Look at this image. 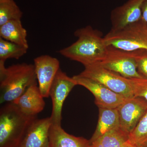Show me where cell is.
<instances>
[{
  "mask_svg": "<svg viewBox=\"0 0 147 147\" xmlns=\"http://www.w3.org/2000/svg\"><path fill=\"white\" fill-rule=\"evenodd\" d=\"M49 147H90L89 140L68 134L61 125L52 124L49 131Z\"/></svg>",
  "mask_w": 147,
  "mask_h": 147,
  "instance_id": "5bb4252c",
  "label": "cell"
},
{
  "mask_svg": "<svg viewBox=\"0 0 147 147\" xmlns=\"http://www.w3.org/2000/svg\"><path fill=\"white\" fill-rule=\"evenodd\" d=\"M131 147H139L137 146H133Z\"/></svg>",
  "mask_w": 147,
  "mask_h": 147,
  "instance_id": "d4e9b609",
  "label": "cell"
},
{
  "mask_svg": "<svg viewBox=\"0 0 147 147\" xmlns=\"http://www.w3.org/2000/svg\"><path fill=\"white\" fill-rule=\"evenodd\" d=\"M129 134L121 127L108 131L90 144V147H131Z\"/></svg>",
  "mask_w": 147,
  "mask_h": 147,
  "instance_id": "2e32d148",
  "label": "cell"
},
{
  "mask_svg": "<svg viewBox=\"0 0 147 147\" xmlns=\"http://www.w3.org/2000/svg\"><path fill=\"white\" fill-rule=\"evenodd\" d=\"M136 59L138 72L144 78H147V50H137Z\"/></svg>",
  "mask_w": 147,
  "mask_h": 147,
  "instance_id": "7402d4cb",
  "label": "cell"
},
{
  "mask_svg": "<svg viewBox=\"0 0 147 147\" xmlns=\"http://www.w3.org/2000/svg\"><path fill=\"white\" fill-rule=\"evenodd\" d=\"M76 85L73 77L70 78L61 69H59L50 91V96L53 103V110L50 117L52 124L61 125L64 102L69 94Z\"/></svg>",
  "mask_w": 147,
  "mask_h": 147,
  "instance_id": "52a82bcc",
  "label": "cell"
},
{
  "mask_svg": "<svg viewBox=\"0 0 147 147\" xmlns=\"http://www.w3.org/2000/svg\"><path fill=\"white\" fill-rule=\"evenodd\" d=\"M74 35L78 38L76 42L58 53L85 67L99 62L105 57L108 46L100 32L88 26L77 29Z\"/></svg>",
  "mask_w": 147,
  "mask_h": 147,
  "instance_id": "6da1fadb",
  "label": "cell"
},
{
  "mask_svg": "<svg viewBox=\"0 0 147 147\" xmlns=\"http://www.w3.org/2000/svg\"><path fill=\"white\" fill-rule=\"evenodd\" d=\"M136 55L137 51H125L108 46L105 57L97 63L126 78H144L137 70Z\"/></svg>",
  "mask_w": 147,
  "mask_h": 147,
  "instance_id": "5b68a950",
  "label": "cell"
},
{
  "mask_svg": "<svg viewBox=\"0 0 147 147\" xmlns=\"http://www.w3.org/2000/svg\"><path fill=\"white\" fill-rule=\"evenodd\" d=\"M85 67L79 75L94 80L126 98L134 97L128 78L102 67L97 63Z\"/></svg>",
  "mask_w": 147,
  "mask_h": 147,
  "instance_id": "8992f818",
  "label": "cell"
},
{
  "mask_svg": "<svg viewBox=\"0 0 147 147\" xmlns=\"http://www.w3.org/2000/svg\"><path fill=\"white\" fill-rule=\"evenodd\" d=\"M142 19L147 24V0H145L142 4Z\"/></svg>",
  "mask_w": 147,
  "mask_h": 147,
  "instance_id": "603a6c76",
  "label": "cell"
},
{
  "mask_svg": "<svg viewBox=\"0 0 147 147\" xmlns=\"http://www.w3.org/2000/svg\"><path fill=\"white\" fill-rule=\"evenodd\" d=\"M103 38L107 46L127 51L147 50V24L141 19L120 30H111Z\"/></svg>",
  "mask_w": 147,
  "mask_h": 147,
  "instance_id": "277c9868",
  "label": "cell"
},
{
  "mask_svg": "<svg viewBox=\"0 0 147 147\" xmlns=\"http://www.w3.org/2000/svg\"><path fill=\"white\" fill-rule=\"evenodd\" d=\"M37 116L25 115L13 102L0 109V147H19L28 128Z\"/></svg>",
  "mask_w": 147,
  "mask_h": 147,
  "instance_id": "3957f363",
  "label": "cell"
},
{
  "mask_svg": "<svg viewBox=\"0 0 147 147\" xmlns=\"http://www.w3.org/2000/svg\"><path fill=\"white\" fill-rule=\"evenodd\" d=\"M145 0H128L117 7L111 13L112 30H117L140 21L142 19V7Z\"/></svg>",
  "mask_w": 147,
  "mask_h": 147,
  "instance_id": "8fae6325",
  "label": "cell"
},
{
  "mask_svg": "<svg viewBox=\"0 0 147 147\" xmlns=\"http://www.w3.org/2000/svg\"><path fill=\"white\" fill-rule=\"evenodd\" d=\"M120 127L117 108H99V117L96 129L89 140L90 144L108 131Z\"/></svg>",
  "mask_w": 147,
  "mask_h": 147,
  "instance_id": "9a60e30c",
  "label": "cell"
},
{
  "mask_svg": "<svg viewBox=\"0 0 147 147\" xmlns=\"http://www.w3.org/2000/svg\"><path fill=\"white\" fill-rule=\"evenodd\" d=\"M23 13L13 0L0 1V26L9 21L21 20Z\"/></svg>",
  "mask_w": 147,
  "mask_h": 147,
  "instance_id": "d6986e66",
  "label": "cell"
},
{
  "mask_svg": "<svg viewBox=\"0 0 147 147\" xmlns=\"http://www.w3.org/2000/svg\"><path fill=\"white\" fill-rule=\"evenodd\" d=\"M5 1V0H0V1Z\"/></svg>",
  "mask_w": 147,
  "mask_h": 147,
  "instance_id": "484cf974",
  "label": "cell"
},
{
  "mask_svg": "<svg viewBox=\"0 0 147 147\" xmlns=\"http://www.w3.org/2000/svg\"><path fill=\"white\" fill-rule=\"evenodd\" d=\"M129 139L131 144L139 147L147 143V110L129 134Z\"/></svg>",
  "mask_w": 147,
  "mask_h": 147,
  "instance_id": "ffe728a7",
  "label": "cell"
},
{
  "mask_svg": "<svg viewBox=\"0 0 147 147\" xmlns=\"http://www.w3.org/2000/svg\"><path fill=\"white\" fill-rule=\"evenodd\" d=\"M27 36L26 30L23 27L21 20L9 21L0 26V37L28 48Z\"/></svg>",
  "mask_w": 147,
  "mask_h": 147,
  "instance_id": "e0dca14e",
  "label": "cell"
},
{
  "mask_svg": "<svg viewBox=\"0 0 147 147\" xmlns=\"http://www.w3.org/2000/svg\"><path fill=\"white\" fill-rule=\"evenodd\" d=\"M50 117L36 119L30 125L19 147H49Z\"/></svg>",
  "mask_w": 147,
  "mask_h": 147,
  "instance_id": "7c38bea8",
  "label": "cell"
},
{
  "mask_svg": "<svg viewBox=\"0 0 147 147\" xmlns=\"http://www.w3.org/2000/svg\"><path fill=\"white\" fill-rule=\"evenodd\" d=\"M77 85L85 87L94 96L99 108H117L127 98L92 79L77 75L73 76Z\"/></svg>",
  "mask_w": 147,
  "mask_h": 147,
  "instance_id": "ba28073f",
  "label": "cell"
},
{
  "mask_svg": "<svg viewBox=\"0 0 147 147\" xmlns=\"http://www.w3.org/2000/svg\"><path fill=\"white\" fill-rule=\"evenodd\" d=\"M134 97L147 100V78L128 79Z\"/></svg>",
  "mask_w": 147,
  "mask_h": 147,
  "instance_id": "44dd1931",
  "label": "cell"
},
{
  "mask_svg": "<svg viewBox=\"0 0 147 147\" xmlns=\"http://www.w3.org/2000/svg\"><path fill=\"white\" fill-rule=\"evenodd\" d=\"M5 62L0 61V102H13L30 86L36 82L34 65L23 63L5 67Z\"/></svg>",
  "mask_w": 147,
  "mask_h": 147,
  "instance_id": "7a4b0ae2",
  "label": "cell"
},
{
  "mask_svg": "<svg viewBox=\"0 0 147 147\" xmlns=\"http://www.w3.org/2000/svg\"><path fill=\"white\" fill-rule=\"evenodd\" d=\"M28 48L0 37V61L18 59L27 53Z\"/></svg>",
  "mask_w": 147,
  "mask_h": 147,
  "instance_id": "ac0fdd59",
  "label": "cell"
},
{
  "mask_svg": "<svg viewBox=\"0 0 147 147\" xmlns=\"http://www.w3.org/2000/svg\"><path fill=\"white\" fill-rule=\"evenodd\" d=\"M121 128L129 134L147 110V100L142 98H127L117 108Z\"/></svg>",
  "mask_w": 147,
  "mask_h": 147,
  "instance_id": "30bf717a",
  "label": "cell"
},
{
  "mask_svg": "<svg viewBox=\"0 0 147 147\" xmlns=\"http://www.w3.org/2000/svg\"><path fill=\"white\" fill-rule=\"evenodd\" d=\"M142 147H147V143L145 144Z\"/></svg>",
  "mask_w": 147,
  "mask_h": 147,
  "instance_id": "cb8c5ba5",
  "label": "cell"
},
{
  "mask_svg": "<svg viewBox=\"0 0 147 147\" xmlns=\"http://www.w3.org/2000/svg\"><path fill=\"white\" fill-rule=\"evenodd\" d=\"M43 98L37 84H35L29 86L13 102L25 115L37 116L45 108V103Z\"/></svg>",
  "mask_w": 147,
  "mask_h": 147,
  "instance_id": "4fadbf2b",
  "label": "cell"
},
{
  "mask_svg": "<svg viewBox=\"0 0 147 147\" xmlns=\"http://www.w3.org/2000/svg\"><path fill=\"white\" fill-rule=\"evenodd\" d=\"M34 61L40 90L43 97H49L50 88L60 69L59 61L48 55H41L35 58Z\"/></svg>",
  "mask_w": 147,
  "mask_h": 147,
  "instance_id": "9c48e42d",
  "label": "cell"
}]
</instances>
